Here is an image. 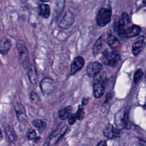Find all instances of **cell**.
Here are the masks:
<instances>
[{
  "mask_svg": "<svg viewBox=\"0 0 146 146\" xmlns=\"http://www.w3.org/2000/svg\"><path fill=\"white\" fill-rule=\"evenodd\" d=\"M16 47L18 52L19 59L25 69L27 70L31 64L29 59L27 48L22 40H18L17 42Z\"/></svg>",
  "mask_w": 146,
  "mask_h": 146,
  "instance_id": "1",
  "label": "cell"
},
{
  "mask_svg": "<svg viewBox=\"0 0 146 146\" xmlns=\"http://www.w3.org/2000/svg\"><path fill=\"white\" fill-rule=\"evenodd\" d=\"M112 11L110 9L101 8L96 15L97 24L100 27H104L111 21Z\"/></svg>",
  "mask_w": 146,
  "mask_h": 146,
  "instance_id": "2",
  "label": "cell"
},
{
  "mask_svg": "<svg viewBox=\"0 0 146 146\" xmlns=\"http://www.w3.org/2000/svg\"><path fill=\"white\" fill-rule=\"evenodd\" d=\"M114 121L117 129L121 130L127 127L128 122V115L127 109L123 108L118 111L115 114Z\"/></svg>",
  "mask_w": 146,
  "mask_h": 146,
  "instance_id": "3",
  "label": "cell"
},
{
  "mask_svg": "<svg viewBox=\"0 0 146 146\" xmlns=\"http://www.w3.org/2000/svg\"><path fill=\"white\" fill-rule=\"evenodd\" d=\"M101 60L104 64L115 67L117 66L120 60V56L116 52H104L103 54Z\"/></svg>",
  "mask_w": 146,
  "mask_h": 146,
  "instance_id": "4",
  "label": "cell"
},
{
  "mask_svg": "<svg viewBox=\"0 0 146 146\" xmlns=\"http://www.w3.org/2000/svg\"><path fill=\"white\" fill-rule=\"evenodd\" d=\"M40 90L44 95L51 94L55 90L54 82L48 78H45L42 80L40 83Z\"/></svg>",
  "mask_w": 146,
  "mask_h": 146,
  "instance_id": "5",
  "label": "cell"
},
{
  "mask_svg": "<svg viewBox=\"0 0 146 146\" xmlns=\"http://www.w3.org/2000/svg\"><path fill=\"white\" fill-rule=\"evenodd\" d=\"M74 22L73 14L70 11H67L59 22V26L64 29L70 28Z\"/></svg>",
  "mask_w": 146,
  "mask_h": 146,
  "instance_id": "6",
  "label": "cell"
},
{
  "mask_svg": "<svg viewBox=\"0 0 146 146\" xmlns=\"http://www.w3.org/2000/svg\"><path fill=\"white\" fill-rule=\"evenodd\" d=\"M104 136L110 139H113L119 137L121 136L120 129L113 127L111 124L108 125L103 131Z\"/></svg>",
  "mask_w": 146,
  "mask_h": 146,
  "instance_id": "7",
  "label": "cell"
},
{
  "mask_svg": "<svg viewBox=\"0 0 146 146\" xmlns=\"http://www.w3.org/2000/svg\"><path fill=\"white\" fill-rule=\"evenodd\" d=\"M102 68V64L98 62L90 63L87 67V75L89 77H94L100 72Z\"/></svg>",
  "mask_w": 146,
  "mask_h": 146,
  "instance_id": "8",
  "label": "cell"
},
{
  "mask_svg": "<svg viewBox=\"0 0 146 146\" xmlns=\"http://www.w3.org/2000/svg\"><path fill=\"white\" fill-rule=\"evenodd\" d=\"M104 82L101 78L97 79L94 83V94L96 98H100L104 92Z\"/></svg>",
  "mask_w": 146,
  "mask_h": 146,
  "instance_id": "9",
  "label": "cell"
},
{
  "mask_svg": "<svg viewBox=\"0 0 146 146\" xmlns=\"http://www.w3.org/2000/svg\"><path fill=\"white\" fill-rule=\"evenodd\" d=\"M145 47V37L140 36L135 40L132 46V52L136 56L144 49Z\"/></svg>",
  "mask_w": 146,
  "mask_h": 146,
  "instance_id": "10",
  "label": "cell"
},
{
  "mask_svg": "<svg viewBox=\"0 0 146 146\" xmlns=\"http://www.w3.org/2000/svg\"><path fill=\"white\" fill-rule=\"evenodd\" d=\"M84 60L83 57L78 56L74 58L71 64V75H74L79 71L83 66Z\"/></svg>",
  "mask_w": 146,
  "mask_h": 146,
  "instance_id": "11",
  "label": "cell"
},
{
  "mask_svg": "<svg viewBox=\"0 0 146 146\" xmlns=\"http://www.w3.org/2000/svg\"><path fill=\"white\" fill-rule=\"evenodd\" d=\"M14 110L17 120L20 122H24L27 119V115L25 107L20 103H16L14 106Z\"/></svg>",
  "mask_w": 146,
  "mask_h": 146,
  "instance_id": "12",
  "label": "cell"
},
{
  "mask_svg": "<svg viewBox=\"0 0 146 146\" xmlns=\"http://www.w3.org/2000/svg\"><path fill=\"white\" fill-rule=\"evenodd\" d=\"M84 115V110L83 106H79L78 110L77 112L72 115H71L68 118V123L70 125L74 124L75 121L77 120H81L83 119Z\"/></svg>",
  "mask_w": 146,
  "mask_h": 146,
  "instance_id": "13",
  "label": "cell"
},
{
  "mask_svg": "<svg viewBox=\"0 0 146 146\" xmlns=\"http://www.w3.org/2000/svg\"><path fill=\"white\" fill-rule=\"evenodd\" d=\"M141 27L136 25H133L125 30V35L127 38H132L137 36L141 32Z\"/></svg>",
  "mask_w": 146,
  "mask_h": 146,
  "instance_id": "14",
  "label": "cell"
},
{
  "mask_svg": "<svg viewBox=\"0 0 146 146\" xmlns=\"http://www.w3.org/2000/svg\"><path fill=\"white\" fill-rule=\"evenodd\" d=\"M4 130L9 141L11 143L15 142L17 140V135L13 127L10 124H7L5 125Z\"/></svg>",
  "mask_w": 146,
  "mask_h": 146,
  "instance_id": "15",
  "label": "cell"
},
{
  "mask_svg": "<svg viewBox=\"0 0 146 146\" xmlns=\"http://www.w3.org/2000/svg\"><path fill=\"white\" fill-rule=\"evenodd\" d=\"M11 46V41L8 38H4L0 42V53L2 55L7 54Z\"/></svg>",
  "mask_w": 146,
  "mask_h": 146,
  "instance_id": "16",
  "label": "cell"
},
{
  "mask_svg": "<svg viewBox=\"0 0 146 146\" xmlns=\"http://www.w3.org/2000/svg\"><path fill=\"white\" fill-rule=\"evenodd\" d=\"M38 14L42 17L47 19L50 15L51 10L49 5L47 4H41L39 6L38 9Z\"/></svg>",
  "mask_w": 146,
  "mask_h": 146,
  "instance_id": "17",
  "label": "cell"
},
{
  "mask_svg": "<svg viewBox=\"0 0 146 146\" xmlns=\"http://www.w3.org/2000/svg\"><path fill=\"white\" fill-rule=\"evenodd\" d=\"M27 75L30 83L33 84H35L37 82L38 75L36 69L33 64H31L27 69Z\"/></svg>",
  "mask_w": 146,
  "mask_h": 146,
  "instance_id": "18",
  "label": "cell"
},
{
  "mask_svg": "<svg viewBox=\"0 0 146 146\" xmlns=\"http://www.w3.org/2000/svg\"><path fill=\"white\" fill-rule=\"evenodd\" d=\"M107 42L108 45L112 48V49H116L119 48L120 46L121 43L118 39V38L114 35L111 34L110 35L107 39Z\"/></svg>",
  "mask_w": 146,
  "mask_h": 146,
  "instance_id": "19",
  "label": "cell"
},
{
  "mask_svg": "<svg viewBox=\"0 0 146 146\" xmlns=\"http://www.w3.org/2000/svg\"><path fill=\"white\" fill-rule=\"evenodd\" d=\"M104 43V40L103 39L102 36L100 37L96 41V42H95V43L94 46L93 51H92V52H93V54H94V56H96V55H98L100 53V51L102 50V49L103 47Z\"/></svg>",
  "mask_w": 146,
  "mask_h": 146,
  "instance_id": "20",
  "label": "cell"
},
{
  "mask_svg": "<svg viewBox=\"0 0 146 146\" xmlns=\"http://www.w3.org/2000/svg\"><path fill=\"white\" fill-rule=\"evenodd\" d=\"M72 111V107L71 106H67L64 108L60 109L59 111V117L61 120H66L67 119Z\"/></svg>",
  "mask_w": 146,
  "mask_h": 146,
  "instance_id": "21",
  "label": "cell"
},
{
  "mask_svg": "<svg viewBox=\"0 0 146 146\" xmlns=\"http://www.w3.org/2000/svg\"><path fill=\"white\" fill-rule=\"evenodd\" d=\"M34 127L37 128L39 130H43L46 126V123L44 121L40 119H35L32 121Z\"/></svg>",
  "mask_w": 146,
  "mask_h": 146,
  "instance_id": "22",
  "label": "cell"
},
{
  "mask_svg": "<svg viewBox=\"0 0 146 146\" xmlns=\"http://www.w3.org/2000/svg\"><path fill=\"white\" fill-rule=\"evenodd\" d=\"M143 75V71L141 69H138L136 71L133 76V81L135 83H137L139 82Z\"/></svg>",
  "mask_w": 146,
  "mask_h": 146,
  "instance_id": "23",
  "label": "cell"
},
{
  "mask_svg": "<svg viewBox=\"0 0 146 146\" xmlns=\"http://www.w3.org/2000/svg\"><path fill=\"white\" fill-rule=\"evenodd\" d=\"M122 23L124 25H126L127 24L129 23V21H130V19H129V15H128V14L125 12H123L122 13V15H121V20H120Z\"/></svg>",
  "mask_w": 146,
  "mask_h": 146,
  "instance_id": "24",
  "label": "cell"
},
{
  "mask_svg": "<svg viewBox=\"0 0 146 146\" xmlns=\"http://www.w3.org/2000/svg\"><path fill=\"white\" fill-rule=\"evenodd\" d=\"M36 137V132L34 129H30L27 133V137L29 140L34 139Z\"/></svg>",
  "mask_w": 146,
  "mask_h": 146,
  "instance_id": "25",
  "label": "cell"
},
{
  "mask_svg": "<svg viewBox=\"0 0 146 146\" xmlns=\"http://www.w3.org/2000/svg\"><path fill=\"white\" fill-rule=\"evenodd\" d=\"M30 99L33 102L37 103L39 100V98L38 95L36 94V93H35L34 91H32L30 93Z\"/></svg>",
  "mask_w": 146,
  "mask_h": 146,
  "instance_id": "26",
  "label": "cell"
},
{
  "mask_svg": "<svg viewBox=\"0 0 146 146\" xmlns=\"http://www.w3.org/2000/svg\"><path fill=\"white\" fill-rule=\"evenodd\" d=\"M96 146H107V142L105 140H102L99 141Z\"/></svg>",
  "mask_w": 146,
  "mask_h": 146,
  "instance_id": "27",
  "label": "cell"
},
{
  "mask_svg": "<svg viewBox=\"0 0 146 146\" xmlns=\"http://www.w3.org/2000/svg\"><path fill=\"white\" fill-rule=\"evenodd\" d=\"M87 102H88V99H87V98H84V99H83V100H82V106L86 105V104H87Z\"/></svg>",
  "mask_w": 146,
  "mask_h": 146,
  "instance_id": "28",
  "label": "cell"
},
{
  "mask_svg": "<svg viewBox=\"0 0 146 146\" xmlns=\"http://www.w3.org/2000/svg\"><path fill=\"white\" fill-rule=\"evenodd\" d=\"M2 139H3V135H2V132L1 129L0 128V142L1 141Z\"/></svg>",
  "mask_w": 146,
  "mask_h": 146,
  "instance_id": "29",
  "label": "cell"
},
{
  "mask_svg": "<svg viewBox=\"0 0 146 146\" xmlns=\"http://www.w3.org/2000/svg\"><path fill=\"white\" fill-rule=\"evenodd\" d=\"M39 1H41L43 2H47L50 1V0H39Z\"/></svg>",
  "mask_w": 146,
  "mask_h": 146,
  "instance_id": "30",
  "label": "cell"
}]
</instances>
